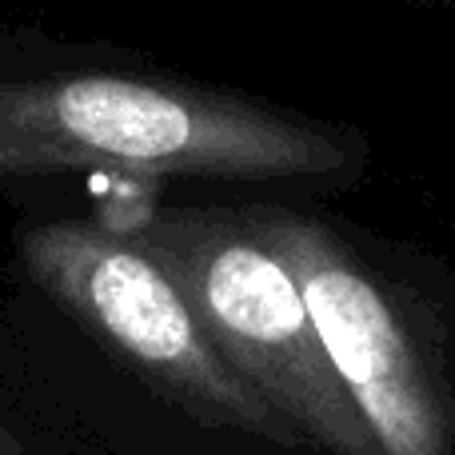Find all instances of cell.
<instances>
[{"label":"cell","instance_id":"1","mask_svg":"<svg viewBox=\"0 0 455 455\" xmlns=\"http://www.w3.org/2000/svg\"><path fill=\"white\" fill-rule=\"evenodd\" d=\"M371 168L360 128L168 72L0 80V192L60 172L344 192Z\"/></svg>","mask_w":455,"mask_h":455},{"label":"cell","instance_id":"2","mask_svg":"<svg viewBox=\"0 0 455 455\" xmlns=\"http://www.w3.org/2000/svg\"><path fill=\"white\" fill-rule=\"evenodd\" d=\"M120 228L172 275L228 368L299 435L336 455H384L331 371L296 275L240 208L152 204Z\"/></svg>","mask_w":455,"mask_h":455},{"label":"cell","instance_id":"3","mask_svg":"<svg viewBox=\"0 0 455 455\" xmlns=\"http://www.w3.org/2000/svg\"><path fill=\"white\" fill-rule=\"evenodd\" d=\"M248 228L288 264L347 400L384 455H448L451 416L408 296L336 216L240 204Z\"/></svg>","mask_w":455,"mask_h":455},{"label":"cell","instance_id":"4","mask_svg":"<svg viewBox=\"0 0 455 455\" xmlns=\"http://www.w3.org/2000/svg\"><path fill=\"white\" fill-rule=\"evenodd\" d=\"M20 264L72 320L192 411L296 443L304 435L204 336L172 275L116 224L44 220L20 232Z\"/></svg>","mask_w":455,"mask_h":455},{"label":"cell","instance_id":"5","mask_svg":"<svg viewBox=\"0 0 455 455\" xmlns=\"http://www.w3.org/2000/svg\"><path fill=\"white\" fill-rule=\"evenodd\" d=\"M0 455H24L20 440H16V435L8 432V424H4V419H0Z\"/></svg>","mask_w":455,"mask_h":455},{"label":"cell","instance_id":"6","mask_svg":"<svg viewBox=\"0 0 455 455\" xmlns=\"http://www.w3.org/2000/svg\"><path fill=\"white\" fill-rule=\"evenodd\" d=\"M408 4H419V8H455V0H408Z\"/></svg>","mask_w":455,"mask_h":455}]
</instances>
